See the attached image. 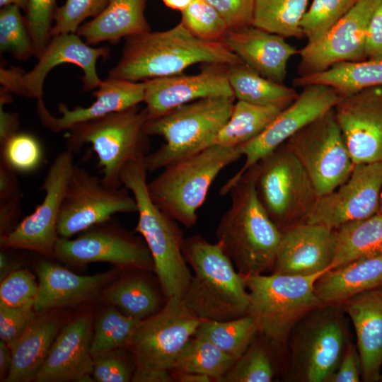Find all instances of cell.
<instances>
[{"mask_svg":"<svg viewBox=\"0 0 382 382\" xmlns=\"http://www.w3.org/2000/svg\"><path fill=\"white\" fill-rule=\"evenodd\" d=\"M361 373L357 347L348 342L340 364L328 382H358L360 381Z\"/></svg>","mask_w":382,"mask_h":382,"instance_id":"51","label":"cell"},{"mask_svg":"<svg viewBox=\"0 0 382 382\" xmlns=\"http://www.w3.org/2000/svg\"><path fill=\"white\" fill-rule=\"evenodd\" d=\"M36 270L38 290L33 307L38 313L76 305L92 298L117 272L112 270L91 276L79 275L48 261H41Z\"/></svg>","mask_w":382,"mask_h":382,"instance_id":"25","label":"cell"},{"mask_svg":"<svg viewBox=\"0 0 382 382\" xmlns=\"http://www.w3.org/2000/svg\"><path fill=\"white\" fill-rule=\"evenodd\" d=\"M21 199L22 197H15L0 200L1 238L8 234L17 226L16 223L21 214Z\"/></svg>","mask_w":382,"mask_h":382,"instance_id":"53","label":"cell"},{"mask_svg":"<svg viewBox=\"0 0 382 382\" xmlns=\"http://www.w3.org/2000/svg\"><path fill=\"white\" fill-rule=\"evenodd\" d=\"M109 0H66L57 8L54 25L51 37L62 33H76L81 23L88 18H95L106 7Z\"/></svg>","mask_w":382,"mask_h":382,"instance_id":"45","label":"cell"},{"mask_svg":"<svg viewBox=\"0 0 382 382\" xmlns=\"http://www.w3.org/2000/svg\"><path fill=\"white\" fill-rule=\"evenodd\" d=\"M91 321L83 316L66 325L58 333L35 375L37 382L93 381L91 354Z\"/></svg>","mask_w":382,"mask_h":382,"instance_id":"24","label":"cell"},{"mask_svg":"<svg viewBox=\"0 0 382 382\" xmlns=\"http://www.w3.org/2000/svg\"><path fill=\"white\" fill-rule=\"evenodd\" d=\"M19 125L18 114L6 111L0 104V144L18 132Z\"/></svg>","mask_w":382,"mask_h":382,"instance_id":"55","label":"cell"},{"mask_svg":"<svg viewBox=\"0 0 382 382\" xmlns=\"http://www.w3.org/2000/svg\"><path fill=\"white\" fill-rule=\"evenodd\" d=\"M334 111L354 164L382 161V86L342 98Z\"/></svg>","mask_w":382,"mask_h":382,"instance_id":"19","label":"cell"},{"mask_svg":"<svg viewBox=\"0 0 382 382\" xmlns=\"http://www.w3.org/2000/svg\"><path fill=\"white\" fill-rule=\"evenodd\" d=\"M141 320L124 314L110 307L101 313L96 325L91 343L93 357L128 345Z\"/></svg>","mask_w":382,"mask_h":382,"instance_id":"39","label":"cell"},{"mask_svg":"<svg viewBox=\"0 0 382 382\" xmlns=\"http://www.w3.org/2000/svg\"><path fill=\"white\" fill-rule=\"evenodd\" d=\"M56 0H28L25 21L38 58L51 39L52 22L57 9Z\"/></svg>","mask_w":382,"mask_h":382,"instance_id":"46","label":"cell"},{"mask_svg":"<svg viewBox=\"0 0 382 382\" xmlns=\"http://www.w3.org/2000/svg\"><path fill=\"white\" fill-rule=\"evenodd\" d=\"M12 362L11 352L8 345L1 340L0 341V375L1 379L6 378Z\"/></svg>","mask_w":382,"mask_h":382,"instance_id":"56","label":"cell"},{"mask_svg":"<svg viewBox=\"0 0 382 382\" xmlns=\"http://www.w3.org/2000/svg\"><path fill=\"white\" fill-rule=\"evenodd\" d=\"M147 120L146 108L137 105L76 124L66 130V149L75 153L84 144H91L98 158L102 180L118 187L125 166L149 154V136L144 129Z\"/></svg>","mask_w":382,"mask_h":382,"instance_id":"8","label":"cell"},{"mask_svg":"<svg viewBox=\"0 0 382 382\" xmlns=\"http://www.w3.org/2000/svg\"><path fill=\"white\" fill-rule=\"evenodd\" d=\"M365 57L382 60V1L374 11L366 32Z\"/></svg>","mask_w":382,"mask_h":382,"instance_id":"52","label":"cell"},{"mask_svg":"<svg viewBox=\"0 0 382 382\" xmlns=\"http://www.w3.org/2000/svg\"><path fill=\"white\" fill-rule=\"evenodd\" d=\"M335 229L300 223L282 231L273 273L309 276L331 269Z\"/></svg>","mask_w":382,"mask_h":382,"instance_id":"22","label":"cell"},{"mask_svg":"<svg viewBox=\"0 0 382 382\" xmlns=\"http://www.w3.org/2000/svg\"><path fill=\"white\" fill-rule=\"evenodd\" d=\"M110 220L89 228L76 238L59 237L54 255L74 265L105 262L122 268L154 270L146 244L109 224Z\"/></svg>","mask_w":382,"mask_h":382,"instance_id":"16","label":"cell"},{"mask_svg":"<svg viewBox=\"0 0 382 382\" xmlns=\"http://www.w3.org/2000/svg\"><path fill=\"white\" fill-rule=\"evenodd\" d=\"M181 13L180 23L195 36L225 42L228 26L219 11L205 0H193Z\"/></svg>","mask_w":382,"mask_h":382,"instance_id":"41","label":"cell"},{"mask_svg":"<svg viewBox=\"0 0 382 382\" xmlns=\"http://www.w3.org/2000/svg\"><path fill=\"white\" fill-rule=\"evenodd\" d=\"M193 0H162L164 4L170 8L178 11L185 9Z\"/></svg>","mask_w":382,"mask_h":382,"instance_id":"58","label":"cell"},{"mask_svg":"<svg viewBox=\"0 0 382 382\" xmlns=\"http://www.w3.org/2000/svg\"><path fill=\"white\" fill-rule=\"evenodd\" d=\"M144 81L108 76L93 93L96 99L89 106H76L70 110L60 103L58 110L61 115L55 117L48 111L43 99H41L37 100V113L42 126L52 132L59 133L76 124L139 105L144 102Z\"/></svg>","mask_w":382,"mask_h":382,"instance_id":"23","label":"cell"},{"mask_svg":"<svg viewBox=\"0 0 382 382\" xmlns=\"http://www.w3.org/2000/svg\"><path fill=\"white\" fill-rule=\"evenodd\" d=\"M183 254L194 272L183 300L199 318L229 320L248 315L249 293L221 245L199 235L185 238Z\"/></svg>","mask_w":382,"mask_h":382,"instance_id":"3","label":"cell"},{"mask_svg":"<svg viewBox=\"0 0 382 382\" xmlns=\"http://www.w3.org/2000/svg\"><path fill=\"white\" fill-rule=\"evenodd\" d=\"M311 84L329 86L342 98L364 88L381 86L382 60L340 62L323 71L298 76L293 79L294 86L304 87Z\"/></svg>","mask_w":382,"mask_h":382,"instance_id":"32","label":"cell"},{"mask_svg":"<svg viewBox=\"0 0 382 382\" xmlns=\"http://www.w3.org/2000/svg\"><path fill=\"white\" fill-rule=\"evenodd\" d=\"M74 166V153L69 149L55 157L40 187L45 192L42 202L11 232L1 238L3 248L54 255L59 238L57 225L61 205Z\"/></svg>","mask_w":382,"mask_h":382,"instance_id":"14","label":"cell"},{"mask_svg":"<svg viewBox=\"0 0 382 382\" xmlns=\"http://www.w3.org/2000/svg\"><path fill=\"white\" fill-rule=\"evenodd\" d=\"M38 283L27 269H18L8 273L1 281L0 304L18 307L34 302Z\"/></svg>","mask_w":382,"mask_h":382,"instance_id":"47","label":"cell"},{"mask_svg":"<svg viewBox=\"0 0 382 382\" xmlns=\"http://www.w3.org/2000/svg\"><path fill=\"white\" fill-rule=\"evenodd\" d=\"M0 145V161L16 172H33L42 161V144L30 133L18 132Z\"/></svg>","mask_w":382,"mask_h":382,"instance_id":"44","label":"cell"},{"mask_svg":"<svg viewBox=\"0 0 382 382\" xmlns=\"http://www.w3.org/2000/svg\"><path fill=\"white\" fill-rule=\"evenodd\" d=\"M308 1L254 0L252 25L284 38H301V21Z\"/></svg>","mask_w":382,"mask_h":382,"instance_id":"35","label":"cell"},{"mask_svg":"<svg viewBox=\"0 0 382 382\" xmlns=\"http://www.w3.org/2000/svg\"><path fill=\"white\" fill-rule=\"evenodd\" d=\"M110 57L106 46L97 48L86 44L76 33H62L51 37L35 66L28 72L21 69L16 94L37 100L43 99V86L50 71L63 64L79 66L83 71L81 78L86 91L98 88L102 80L96 70V62Z\"/></svg>","mask_w":382,"mask_h":382,"instance_id":"20","label":"cell"},{"mask_svg":"<svg viewBox=\"0 0 382 382\" xmlns=\"http://www.w3.org/2000/svg\"><path fill=\"white\" fill-rule=\"evenodd\" d=\"M146 173L143 159L131 161L121 172V185L136 200L138 221L135 231L143 236L151 254L163 295L166 299H183L192 276L183 251V233L178 222L151 199Z\"/></svg>","mask_w":382,"mask_h":382,"instance_id":"4","label":"cell"},{"mask_svg":"<svg viewBox=\"0 0 382 382\" xmlns=\"http://www.w3.org/2000/svg\"><path fill=\"white\" fill-rule=\"evenodd\" d=\"M381 255L382 215L379 213L335 228V251L331 269Z\"/></svg>","mask_w":382,"mask_h":382,"instance_id":"31","label":"cell"},{"mask_svg":"<svg viewBox=\"0 0 382 382\" xmlns=\"http://www.w3.org/2000/svg\"><path fill=\"white\" fill-rule=\"evenodd\" d=\"M11 267V262L8 257L4 253H0V273L1 279H4L6 275V271L8 270Z\"/></svg>","mask_w":382,"mask_h":382,"instance_id":"59","label":"cell"},{"mask_svg":"<svg viewBox=\"0 0 382 382\" xmlns=\"http://www.w3.org/2000/svg\"><path fill=\"white\" fill-rule=\"evenodd\" d=\"M197 63H243L226 42L207 41L192 34L180 22L163 31L125 38L121 57L108 76L133 81L180 74Z\"/></svg>","mask_w":382,"mask_h":382,"instance_id":"1","label":"cell"},{"mask_svg":"<svg viewBox=\"0 0 382 382\" xmlns=\"http://www.w3.org/2000/svg\"><path fill=\"white\" fill-rule=\"evenodd\" d=\"M226 21L229 30L252 25L254 0H205Z\"/></svg>","mask_w":382,"mask_h":382,"instance_id":"50","label":"cell"},{"mask_svg":"<svg viewBox=\"0 0 382 382\" xmlns=\"http://www.w3.org/2000/svg\"><path fill=\"white\" fill-rule=\"evenodd\" d=\"M341 304H323L294 326L291 348L294 374L301 381L325 382L337 369L348 344Z\"/></svg>","mask_w":382,"mask_h":382,"instance_id":"11","label":"cell"},{"mask_svg":"<svg viewBox=\"0 0 382 382\" xmlns=\"http://www.w3.org/2000/svg\"><path fill=\"white\" fill-rule=\"evenodd\" d=\"M242 156L240 146L214 144L164 168L148 183L149 195L161 210L190 228L216 176Z\"/></svg>","mask_w":382,"mask_h":382,"instance_id":"6","label":"cell"},{"mask_svg":"<svg viewBox=\"0 0 382 382\" xmlns=\"http://www.w3.org/2000/svg\"><path fill=\"white\" fill-rule=\"evenodd\" d=\"M28 2V0H0V6L3 7L8 5H16L25 11Z\"/></svg>","mask_w":382,"mask_h":382,"instance_id":"60","label":"cell"},{"mask_svg":"<svg viewBox=\"0 0 382 382\" xmlns=\"http://www.w3.org/2000/svg\"><path fill=\"white\" fill-rule=\"evenodd\" d=\"M325 272L309 276L272 273L244 277L250 297L248 314L256 320L259 332L272 342L284 343L306 313L323 305L316 294L315 284Z\"/></svg>","mask_w":382,"mask_h":382,"instance_id":"9","label":"cell"},{"mask_svg":"<svg viewBox=\"0 0 382 382\" xmlns=\"http://www.w3.org/2000/svg\"><path fill=\"white\" fill-rule=\"evenodd\" d=\"M228 67L223 64H207L196 74L180 73L144 81L148 119L197 100L234 97L228 79Z\"/></svg>","mask_w":382,"mask_h":382,"instance_id":"21","label":"cell"},{"mask_svg":"<svg viewBox=\"0 0 382 382\" xmlns=\"http://www.w3.org/2000/svg\"><path fill=\"white\" fill-rule=\"evenodd\" d=\"M258 332L256 320L248 314L229 320H204L195 335L209 340L236 361Z\"/></svg>","mask_w":382,"mask_h":382,"instance_id":"36","label":"cell"},{"mask_svg":"<svg viewBox=\"0 0 382 382\" xmlns=\"http://www.w3.org/2000/svg\"><path fill=\"white\" fill-rule=\"evenodd\" d=\"M235 361L209 340L194 335L182 349L173 371L204 374L218 381Z\"/></svg>","mask_w":382,"mask_h":382,"instance_id":"37","label":"cell"},{"mask_svg":"<svg viewBox=\"0 0 382 382\" xmlns=\"http://www.w3.org/2000/svg\"><path fill=\"white\" fill-rule=\"evenodd\" d=\"M172 372L174 381L180 382H209L212 381L211 377L204 374L176 371Z\"/></svg>","mask_w":382,"mask_h":382,"instance_id":"57","label":"cell"},{"mask_svg":"<svg viewBox=\"0 0 382 382\" xmlns=\"http://www.w3.org/2000/svg\"><path fill=\"white\" fill-rule=\"evenodd\" d=\"M341 305L356 332L363 378L376 381L382 365V291L360 293Z\"/></svg>","mask_w":382,"mask_h":382,"instance_id":"27","label":"cell"},{"mask_svg":"<svg viewBox=\"0 0 382 382\" xmlns=\"http://www.w3.org/2000/svg\"><path fill=\"white\" fill-rule=\"evenodd\" d=\"M380 214L382 215V191H381V197H380V204H379V209H378V212Z\"/></svg>","mask_w":382,"mask_h":382,"instance_id":"61","label":"cell"},{"mask_svg":"<svg viewBox=\"0 0 382 382\" xmlns=\"http://www.w3.org/2000/svg\"><path fill=\"white\" fill-rule=\"evenodd\" d=\"M285 108L237 100L231 116L219 131L215 144L240 146L260 134Z\"/></svg>","mask_w":382,"mask_h":382,"instance_id":"34","label":"cell"},{"mask_svg":"<svg viewBox=\"0 0 382 382\" xmlns=\"http://www.w3.org/2000/svg\"><path fill=\"white\" fill-rule=\"evenodd\" d=\"M146 0H109L104 10L76 31L89 45L117 44L121 39L151 31L145 17Z\"/></svg>","mask_w":382,"mask_h":382,"instance_id":"28","label":"cell"},{"mask_svg":"<svg viewBox=\"0 0 382 382\" xmlns=\"http://www.w3.org/2000/svg\"><path fill=\"white\" fill-rule=\"evenodd\" d=\"M0 50L23 61L35 55L24 16L16 5L1 7Z\"/></svg>","mask_w":382,"mask_h":382,"instance_id":"40","label":"cell"},{"mask_svg":"<svg viewBox=\"0 0 382 382\" xmlns=\"http://www.w3.org/2000/svg\"><path fill=\"white\" fill-rule=\"evenodd\" d=\"M105 299L124 314L143 320L158 312L160 301L153 286L144 279L132 277L114 284Z\"/></svg>","mask_w":382,"mask_h":382,"instance_id":"38","label":"cell"},{"mask_svg":"<svg viewBox=\"0 0 382 382\" xmlns=\"http://www.w3.org/2000/svg\"><path fill=\"white\" fill-rule=\"evenodd\" d=\"M381 1L358 0L320 40L298 50V76L323 71L340 62L365 60L368 26Z\"/></svg>","mask_w":382,"mask_h":382,"instance_id":"18","label":"cell"},{"mask_svg":"<svg viewBox=\"0 0 382 382\" xmlns=\"http://www.w3.org/2000/svg\"><path fill=\"white\" fill-rule=\"evenodd\" d=\"M112 350L93 357L92 375L98 382H128L132 371L126 359Z\"/></svg>","mask_w":382,"mask_h":382,"instance_id":"49","label":"cell"},{"mask_svg":"<svg viewBox=\"0 0 382 382\" xmlns=\"http://www.w3.org/2000/svg\"><path fill=\"white\" fill-rule=\"evenodd\" d=\"M379 289L382 291V286L381 287H379Z\"/></svg>","mask_w":382,"mask_h":382,"instance_id":"62","label":"cell"},{"mask_svg":"<svg viewBox=\"0 0 382 382\" xmlns=\"http://www.w3.org/2000/svg\"><path fill=\"white\" fill-rule=\"evenodd\" d=\"M342 98L332 87L311 84L303 87L296 100L284 109L257 137L240 146L245 161L241 168L221 188L226 195L231 187L250 167L284 144L301 128L335 108Z\"/></svg>","mask_w":382,"mask_h":382,"instance_id":"15","label":"cell"},{"mask_svg":"<svg viewBox=\"0 0 382 382\" xmlns=\"http://www.w3.org/2000/svg\"><path fill=\"white\" fill-rule=\"evenodd\" d=\"M225 42L245 64L281 83L286 78L289 60L298 53L284 37L253 25L229 30Z\"/></svg>","mask_w":382,"mask_h":382,"instance_id":"26","label":"cell"},{"mask_svg":"<svg viewBox=\"0 0 382 382\" xmlns=\"http://www.w3.org/2000/svg\"><path fill=\"white\" fill-rule=\"evenodd\" d=\"M227 75L238 100L286 108L299 95L295 88L267 79L244 63L228 66Z\"/></svg>","mask_w":382,"mask_h":382,"instance_id":"33","label":"cell"},{"mask_svg":"<svg viewBox=\"0 0 382 382\" xmlns=\"http://www.w3.org/2000/svg\"><path fill=\"white\" fill-rule=\"evenodd\" d=\"M274 376L272 361L263 345L253 342L219 382H270Z\"/></svg>","mask_w":382,"mask_h":382,"instance_id":"43","label":"cell"},{"mask_svg":"<svg viewBox=\"0 0 382 382\" xmlns=\"http://www.w3.org/2000/svg\"><path fill=\"white\" fill-rule=\"evenodd\" d=\"M255 179L256 163L231 187V204L216 230L217 242L243 277L272 270L282 235L257 197Z\"/></svg>","mask_w":382,"mask_h":382,"instance_id":"2","label":"cell"},{"mask_svg":"<svg viewBox=\"0 0 382 382\" xmlns=\"http://www.w3.org/2000/svg\"><path fill=\"white\" fill-rule=\"evenodd\" d=\"M127 190L108 185L102 178L74 165L61 205L59 236L71 238L117 213L137 212L136 200Z\"/></svg>","mask_w":382,"mask_h":382,"instance_id":"13","label":"cell"},{"mask_svg":"<svg viewBox=\"0 0 382 382\" xmlns=\"http://www.w3.org/2000/svg\"><path fill=\"white\" fill-rule=\"evenodd\" d=\"M16 171L0 161V200L23 197Z\"/></svg>","mask_w":382,"mask_h":382,"instance_id":"54","label":"cell"},{"mask_svg":"<svg viewBox=\"0 0 382 382\" xmlns=\"http://www.w3.org/2000/svg\"><path fill=\"white\" fill-rule=\"evenodd\" d=\"M285 144L305 169L318 197L335 190L352 174L354 164L334 108L301 128Z\"/></svg>","mask_w":382,"mask_h":382,"instance_id":"12","label":"cell"},{"mask_svg":"<svg viewBox=\"0 0 382 382\" xmlns=\"http://www.w3.org/2000/svg\"><path fill=\"white\" fill-rule=\"evenodd\" d=\"M382 191V161L354 164L349 178L317 198L304 223L336 228L378 212Z\"/></svg>","mask_w":382,"mask_h":382,"instance_id":"17","label":"cell"},{"mask_svg":"<svg viewBox=\"0 0 382 382\" xmlns=\"http://www.w3.org/2000/svg\"><path fill=\"white\" fill-rule=\"evenodd\" d=\"M59 316L42 314L35 317L25 332L9 348L12 362L6 382H27L34 379L59 332Z\"/></svg>","mask_w":382,"mask_h":382,"instance_id":"29","label":"cell"},{"mask_svg":"<svg viewBox=\"0 0 382 382\" xmlns=\"http://www.w3.org/2000/svg\"><path fill=\"white\" fill-rule=\"evenodd\" d=\"M235 99L203 98L148 119L144 127L146 134L160 136L165 143L144 158L147 172L164 168L215 144L218 133L231 116Z\"/></svg>","mask_w":382,"mask_h":382,"instance_id":"5","label":"cell"},{"mask_svg":"<svg viewBox=\"0 0 382 382\" xmlns=\"http://www.w3.org/2000/svg\"><path fill=\"white\" fill-rule=\"evenodd\" d=\"M382 286V255L359 259L323 274L315 291L323 304H341L360 293Z\"/></svg>","mask_w":382,"mask_h":382,"instance_id":"30","label":"cell"},{"mask_svg":"<svg viewBox=\"0 0 382 382\" xmlns=\"http://www.w3.org/2000/svg\"><path fill=\"white\" fill-rule=\"evenodd\" d=\"M257 197L282 231L303 223L318 197L305 169L285 142L256 163Z\"/></svg>","mask_w":382,"mask_h":382,"instance_id":"10","label":"cell"},{"mask_svg":"<svg viewBox=\"0 0 382 382\" xmlns=\"http://www.w3.org/2000/svg\"><path fill=\"white\" fill-rule=\"evenodd\" d=\"M204 320L188 308L183 299H167L158 312L140 321L127 345L136 367L132 381H173L170 371Z\"/></svg>","mask_w":382,"mask_h":382,"instance_id":"7","label":"cell"},{"mask_svg":"<svg viewBox=\"0 0 382 382\" xmlns=\"http://www.w3.org/2000/svg\"><path fill=\"white\" fill-rule=\"evenodd\" d=\"M358 0H313L301 27L303 36L312 44L320 40L357 2Z\"/></svg>","mask_w":382,"mask_h":382,"instance_id":"42","label":"cell"},{"mask_svg":"<svg viewBox=\"0 0 382 382\" xmlns=\"http://www.w3.org/2000/svg\"><path fill=\"white\" fill-rule=\"evenodd\" d=\"M34 302L18 307L0 304V337L8 347L27 330L35 318Z\"/></svg>","mask_w":382,"mask_h":382,"instance_id":"48","label":"cell"}]
</instances>
